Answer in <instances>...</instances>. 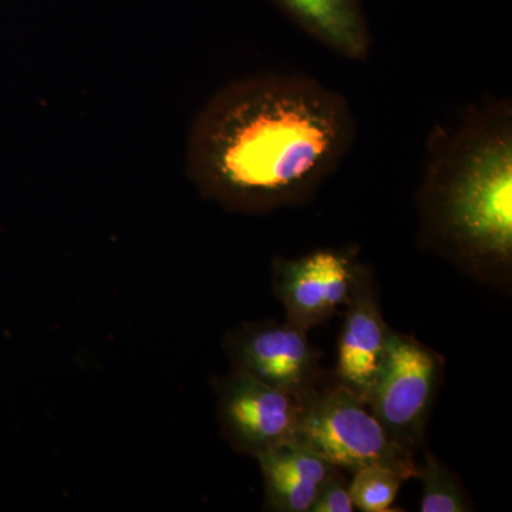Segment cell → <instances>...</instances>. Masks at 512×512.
I'll use <instances>...</instances> for the list:
<instances>
[{"instance_id":"4fadbf2b","label":"cell","mask_w":512,"mask_h":512,"mask_svg":"<svg viewBox=\"0 0 512 512\" xmlns=\"http://www.w3.org/2000/svg\"><path fill=\"white\" fill-rule=\"evenodd\" d=\"M345 471L338 470L320 488L318 497L309 512H353L352 497L349 493V485L346 483Z\"/></svg>"},{"instance_id":"277c9868","label":"cell","mask_w":512,"mask_h":512,"mask_svg":"<svg viewBox=\"0 0 512 512\" xmlns=\"http://www.w3.org/2000/svg\"><path fill=\"white\" fill-rule=\"evenodd\" d=\"M443 376V356L413 336L390 330L386 359L367 406L409 453L423 446Z\"/></svg>"},{"instance_id":"30bf717a","label":"cell","mask_w":512,"mask_h":512,"mask_svg":"<svg viewBox=\"0 0 512 512\" xmlns=\"http://www.w3.org/2000/svg\"><path fill=\"white\" fill-rule=\"evenodd\" d=\"M308 35L349 60H365L372 37L359 0H276Z\"/></svg>"},{"instance_id":"7c38bea8","label":"cell","mask_w":512,"mask_h":512,"mask_svg":"<svg viewBox=\"0 0 512 512\" xmlns=\"http://www.w3.org/2000/svg\"><path fill=\"white\" fill-rule=\"evenodd\" d=\"M349 493L355 510L363 512L393 511L400 488L407 481L402 474L387 467H365L352 473Z\"/></svg>"},{"instance_id":"5b68a950","label":"cell","mask_w":512,"mask_h":512,"mask_svg":"<svg viewBox=\"0 0 512 512\" xmlns=\"http://www.w3.org/2000/svg\"><path fill=\"white\" fill-rule=\"evenodd\" d=\"M369 274L356 249L319 248L298 258H276L272 288L286 320L311 330L346 308Z\"/></svg>"},{"instance_id":"6da1fadb","label":"cell","mask_w":512,"mask_h":512,"mask_svg":"<svg viewBox=\"0 0 512 512\" xmlns=\"http://www.w3.org/2000/svg\"><path fill=\"white\" fill-rule=\"evenodd\" d=\"M349 101L301 74L262 73L222 87L192 123L187 174L201 197L239 214L301 207L352 150Z\"/></svg>"},{"instance_id":"ba28073f","label":"cell","mask_w":512,"mask_h":512,"mask_svg":"<svg viewBox=\"0 0 512 512\" xmlns=\"http://www.w3.org/2000/svg\"><path fill=\"white\" fill-rule=\"evenodd\" d=\"M390 330L369 274L346 305L335 370V379L363 403L369 402L382 372Z\"/></svg>"},{"instance_id":"52a82bcc","label":"cell","mask_w":512,"mask_h":512,"mask_svg":"<svg viewBox=\"0 0 512 512\" xmlns=\"http://www.w3.org/2000/svg\"><path fill=\"white\" fill-rule=\"evenodd\" d=\"M214 389L222 436L237 453L258 458L295 440L301 400L235 369Z\"/></svg>"},{"instance_id":"3957f363","label":"cell","mask_w":512,"mask_h":512,"mask_svg":"<svg viewBox=\"0 0 512 512\" xmlns=\"http://www.w3.org/2000/svg\"><path fill=\"white\" fill-rule=\"evenodd\" d=\"M295 441L349 473L387 467L410 480L419 471L414 454L393 441L369 406L335 376L303 399Z\"/></svg>"},{"instance_id":"7a4b0ae2","label":"cell","mask_w":512,"mask_h":512,"mask_svg":"<svg viewBox=\"0 0 512 512\" xmlns=\"http://www.w3.org/2000/svg\"><path fill=\"white\" fill-rule=\"evenodd\" d=\"M419 244L470 278L507 291L512 271V106L468 107L427 141Z\"/></svg>"},{"instance_id":"8fae6325","label":"cell","mask_w":512,"mask_h":512,"mask_svg":"<svg viewBox=\"0 0 512 512\" xmlns=\"http://www.w3.org/2000/svg\"><path fill=\"white\" fill-rule=\"evenodd\" d=\"M423 484L421 512H467L474 510L463 484L450 468L426 451L423 464H419L417 477Z\"/></svg>"},{"instance_id":"8992f818","label":"cell","mask_w":512,"mask_h":512,"mask_svg":"<svg viewBox=\"0 0 512 512\" xmlns=\"http://www.w3.org/2000/svg\"><path fill=\"white\" fill-rule=\"evenodd\" d=\"M308 333L288 320L242 323L225 335L224 350L232 369L303 402L328 379Z\"/></svg>"},{"instance_id":"9c48e42d","label":"cell","mask_w":512,"mask_h":512,"mask_svg":"<svg viewBox=\"0 0 512 512\" xmlns=\"http://www.w3.org/2000/svg\"><path fill=\"white\" fill-rule=\"evenodd\" d=\"M256 460L264 480L265 508L276 512L311 511L320 488L339 470L295 440Z\"/></svg>"}]
</instances>
